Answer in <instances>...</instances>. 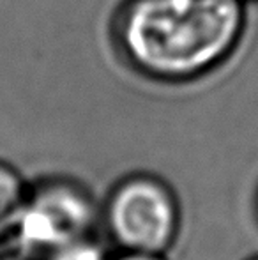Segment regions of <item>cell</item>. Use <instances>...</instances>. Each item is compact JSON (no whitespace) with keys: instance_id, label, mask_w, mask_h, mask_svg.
I'll use <instances>...</instances> for the list:
<instances>
[{"instance_id":"obj_3","label":"cell","mask_w":258,"mask_h":260,"mask_svg":"<svg viewBox=\"0 0 258 260\" xmlns=\"http://www.w3.org/2000/svg\"><path fill=\"white\" fill-rule=\"evenodd\" d=\"M94 211L85 193L67 184L41 189L20 214L21 237L30 246L57 248L87 237Z\"/></svg>"},{"instance_id":"obj_5","label":"cell","mask_w":258,"mask_h":260,"mask_svg":"<svg viewBox=\"0 0 258 260\" xmlns=\"http://www.w3.org/2000/svg\"><path fill=\"white\" fill-rule=\"evenodd\" d=\"M52 260H108L103 250L87 237L53 250Z\"/></svg>"},{"instance_id":"obj_6","label":"cell","mask_w":258,"mask_h":260,"mask_svg":"<svg viewBox=\"0 0 258 260\" xmlns=\"http://www.w3.org/2000/svg\"><path fill=\"white\" fill-rule=\"evenodd\" d=\"M117 260H165V257L158 253H131V251H122V255Z\"/></svg>"},{"instance_id":"obj_2","label":"cell","mask_w":258,"mask_h":260,"mask_svg":"<svg viewBox=\"0 0 258 260\" xmlns=\"http://www.w3.org/2000/svg\"><path fill=\"white\" fill-rule=\"evenodd\" d=\"M104 225L122 251L165 255L179 236V202L163 179L151 174L129 175L108 197Z\"/></svg>"},{"instance_id":"obj_1","label":"cell","mask_w":258,"mask_h":260,"mask_svg":"<svg viewBox=\"0 0 258 260\" xmlns=\"http://www.w3.org/2000/svg\"><path fill=\"white\" fill-rule=\"evenodd\" d=\"M242 30V0H128L115 20V41L131 68L172 83L217 68Z\"/></svg>"},{"instance_id":"obj_4","label":"cell","mask_w":258,"mask_h":260,"mask_svg":"<svg viewBox=\"0 0 258 260\" xmlns=\"http://www.w3.org/2000/svg\"><path fill=\"white\" fill-rule=\"evenodd\" d=\"M23 186L16 172L0 163V234L20 219L25 207Z\"/></svg>"},{"instance_id":"obj_7","label":"cell","mask_w":258,"mask_h":260,"mask_svg":"<svg viewBox=\"0 0 258 260\" xmlns=\"http://www.w3.org/2000/svg\"><path fill=\"white\" fill-rule=\"evenodd\" d=\"M253 260H258V257H256V258H253Z\"/></svg>"}]
</instances>
